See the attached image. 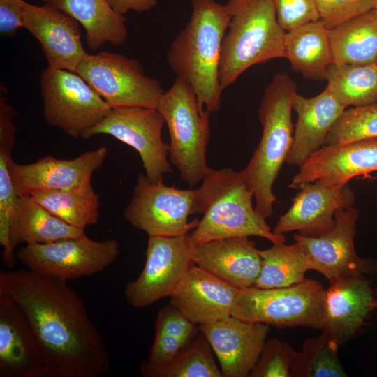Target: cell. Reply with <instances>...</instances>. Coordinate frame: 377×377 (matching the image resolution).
I'll return each instance as SVG.
<instances>
[{"mask_svg": "<svg viewBox=\"0 0 377 377\" xmlns=\"http://www.w3.org/2000/svg\"><path fill=\"white\" fill-rule=\"evenodd\" d=\"M0 289L26 316L40 345L46 377H98L110 369L104 339L67 281L28 269L0 271Z\"/></svg>", "mask_w": 377, "mask_h": 377, "instance_id": "cell-1", "label": "cell"}, {"mask_svg": "<svg viewBox=\"0 0 377 377\" xmlns=\"http://www.w3.org/2000/svg\"><path fill=\"white\" fill-rule=\"evenodd\" d=\"M192 13L167 52V61L177 77L194 90L198 103L210 113L221 106L223 89L219 62L223 36L230 21L226 5L214 0H191Z\"/></svg>", "mask_w": 377, "mask_h": 377, "instance_id": "cell-2", "label": "cell"}, {"mask_svg": "<svg viewBox=\"0 0 377 377\" xmlns=\"http://www.w3.org/2000/svg\"><path fill=\"white\" fill-rule=\"evenodd\" d=\"M253 198L241 172L209 167L196 189L194 214H202V217L189 233L193 244L249 236L260 237L272 244L285 243V236L274 233L253 207Z\"/></svg>", "mask_w": 377, "mask_h": 377, "instance_id": "cell-3", "label": "cell"}, {"mask_svg": "<svg viewBox=\"0 0 377 377\" xmlns=\"http://www.w3.org/2000/svg\"><path fill=\"white\" fill-rule=\"evenodd\" d=\"M297 93L293 80L284 72L275 74L266 87L258 108L263 126L260 142L241 171L253 193L256 210L270 217L276 201L272 188L286 161L293 142V98Z\"/></svg>", "mask_w": 377, "mask_h": 377, "instance_id": "cell-4", "label": "cell"}, {"mask_svg": "<svg viewBox=\"0 0 377 377\" xmlns=\"http://www.w3.org/2000/svg\"><path fill=\"white\" fill-rule=\"evenodd\" d=\"M230 14L220 54L219 81L223 89L249 68L286 58L285 34L272 0H228Z\"/></svg>", "mask_w": 377, "mask_h": 377, "instance_id": "cell-5", "label": "cell"}, {"mask_svg": "<svg viewBox=\"0 0 377 377\" xmlns=\"http://www.w3.org/2000/svg\"><path fill=\"white\" fill-rule=\"evenodd\" d=\"M156 109L169 132V161L181 179L193 187L202 181L209 168L206 151L211 113L200 108L191 86L179 77L164 91Z\"/></svg>", "mask_w": 377, "mask_h": 377, "instance_id": "cell-6", "label": "cell"}, {"mask_svg": "<svg viewBox=\"0 0 377 377\" xmlns=\"http://www.w3.org/2000/svg\"><path fill=\"white\" fill-rule=\"evenodd\" d=\"M325 290L319 281L308 279L283 288L239 289L231 316L278 327L320 329Z\"/></svg>", "mask_w": 377, "mask_h": 377, "instance_id": "cell-7", "label": "cell"}, {"mask_svg": "<svg viewBox=\"0 0 377 377\" xmlns=\"http://www.w3.org/2000/svg\"><path fill=\"white\" fill-rule=\"evenodd\" d=\"M40 89L47 123L74 139L82 138L112 109L84 78L68 70L47 67Z\"/></svg>", "mask_w": 377, "mask_h": 377, "instance_id": "cell-8", "label": "cell"}, {"mask_svg": "<svg viewBox=\"0 0 377 377\" xmlns=\"http://www.w3.org/2000/svg\"><path fill=\"white\" fill-rule=\"evenodd\" d=\"M119 252L116 239L97 241L84 234L49 243L25 244L17 251L16 258L38 274L68 281L103 271Z\"/></svg>", "mask_w": 377, "mask_h": 377, "instance_id": "cell-9", "label": "cell"}, {"mask_svg": "<svg viewBox=\"0 0 377 377\" xmlns=\"http://www.w3.org/2000/svg\"><path fill=\"white\" fill-rule=\"evenodd\" d=\"M112 107L157 108L164 93L135 59L101 51L89 54L75 71Z\"/></svg>", "mask_w": 377, "mask_h": 377, "instance_id": "cell-10", "label": "cell"}, {"mask_svg": "<svg viewBox=\"0 0 377 377\" xmlns=\"http://www.w3.org/2000/svg\"><path fill=\"white\" fill-rule=\"evenodd\" d=\"M196 189L153 182L146 175L137 178L131 199L124 211L125 219L148 236H177L190 232L198 223L194 214Z\"/></svg>", "mask_w": 377, "mask_h": 377, "instance_id": "cell-11", "label": "cell"}, {"mask_svg": "<svg viewBox=\"0 0 377 377\" xmlns=\"http://www.w3.org/2000/svg\"><path fill=\"white\" fill-rule=\"evenodd\" d=\"M189 233L149 236L145 266L124 290L131 306L145 308L171 295L194 265V244Z\"/></svg>", "mask_w": 377, "mask_h": 377, "instance_id": "cell-12", "label": "cell"}, {"mask_svg": "<svg viewBox=\"0 0 377 377\" xmlns=\"http://www.w3.org/2000/svg\"><path fill=\"white\" fill-rule=\"evenodd\" d=\"M165 124L156 108L140 106L112 108L99 124L82 136L88 139L106 134L133 147L140 156L146 175L153 182L163 181L164 174L173 172L169 161V144L162 140Z\"/></svg>", "mask_w": 377, "mask_h": 377, "instance_id": "cell-13", "label": "cell"}, {"mask_svg": "<svg viewBox=\"0 0 377 377\" xmlns=\"http://www.w3.org/2000/svg\"><path fill=\"white\" fill-rule=\"evenodd\" d=\"M358 218V209L351 206L337 211L335 224L329 231L318 236L294 235L295 242L304 252L311 269L328 281L354 275L377 278V260L360 257L355 249Z\"/></svg>", "mask_w": 377, "mask_h": 377, "instance_id": "cell-14", "label": "cell"}, {"mask_svg": "<svg viewBox=\"0 0 377 377\" xmlns=\"http://www.w3.org/2000/svg\"><path fill=\"white\" fill-rule=\"evenodd\" d=\"M108 149L105 146L87 151L72 159L45 156L29 164L9 162L16 193L31 196L43 191H65L91 184L93 173L102 166Z\"/></svg>", "mask_w": 377, "mask_h": 377, "instance_id": "cell-15", "label": "cell"}, {"mask_svg": "<svg viewBox=\"0 0 377 377\" xmlns=\"http://www.w3.org/2000/svg\"><path fill=\"white\" fill-rule=\"evenodd\" d=\"M366 276L330 280L325 290L320 330L343 343L361 331L377 310V292Z\"/></svg>", "mask_w": 377, "mask_h": 377, "instance_id": "cell-16", "label": "cell"}, {"mask_svg": "<svg viewBox=\"0 0 377 377\" xmlns=\"http://www.w3.org/2000/svg\"><path fill=\"white\" fill-rule=\"evenodd\" d=\"M376 171L377 138L323 145L300 167L288 186L300 189L318 180L328 188H339L354 177Z\"/></svg>", "mask_w": 377, "mask_h": 377, "instance_id": "cell-17", "label": "cell"}, {"mask_svg": "<svg viewBox=\"0 0 377 377\" xmlns=\"http://www.w3.org/2000/svg\"><path fill=\"white\" fill-rule=\"evenodd\" d=\"M80 24L54 7L24 3L22 26L40 43L47 68L75 72L88 57L82 43Z\"/></svg>", "mask_w": 377, "mask_h": 377, "instance_id": "cell-18", "label": "cell"}, {"mask_svg": "<svg viewBox=\"0 0 377 377\" xmlns=\"http://www.w3.org/2000/svg\"><path fill=\"white\" fill-rule=\"evenodd\" d=\"M198 330L214 352L223 377H246L267 341L269 325L230 316L198 325Z\"/></svg>", "mask_w": 377, "mask_h": 377, "instance_id": "cell-19", "label": "cell"}, {"mask_svg": "<svg viewBox=\"0 0 377 377\" xmlns=\"http://www.w3.org/2000/svg\"><path fill=\"white\" fill-rule=\"evenodd\" d=\"M38 341L22 309L0 289V377H45Z\"/></svg>", "mask_w": 377, "mask_h": 377, "instance_id": "cell-20", "label": "cell"}, {"mask_svg": "<svg viewBox=\"0 0 377 377\" xmlns=\"http://www.w3.org/2000/svg\"><path fill=\"white\" fill-rule=\"evenodd\" d=\"M355 195L348 184L330 188L320 181L304 184L293 198L289 209L282 215L273 230L276 234L297 230L305 236H318L335 224L337 210L353 206Z\"/></svg>", "mask_w": 377, "mask_h": 377, "instance_id": "cell-21", "label": "cell"}, {"mask_svg": "<svg viewBox=\"0 0 377 377\" xmlns=\"http://www.w3.org/2000/svg\"><path fill=\"white\" fill-rule=\"evenodd\" d=\"M239 288L195 264L170 296V304L198 326L231 316Z\"/></svg>", "mask_w": 377, "mask_h": 377, "instance_id": "cell-22", "label": "cell"}, {"mask_svg": "<svg viewBox=\"0 0 377 377\" xmlns=\"http://www.w3.org/2000/svg\"><path fill=\"white\" fill-rule=\"evenodd\" d=\"M193 261L198 267L239 289L254 286L261 269L260 250L249 237L195 244Z\"/></svg>", "mask_w": 377, "mask_h": 377, "instance_id": "cell-23", "label": "cell"}, {"mask_svg": "<svg viewBox=\"0 0 377 377\" xmlns=\"http://www.w3.org/2000/svg\"><path fill=\"white\" fill-rule=\"evenodd\" d=\"M346 108L325 88L306 98L295 93L293 110L297 114L293 142L286 163L299 168L325 145L327 135Z\"/></svg>", "mask_w": 377, "mask_h": 377, "instance_id": "cell-24", "label": "cell"}, {"mask_svg": "<svg viewBox=\"0 0 377 377\" xmlns=\"http://www.w3.org/2000/svg\"><path fill=\"white\" fill-rule=\"evenodd\" d=\"M76 20L84 29L89 48L105 43L123 44L128 36L126 18L115 13L105 0H41Z\"/></svg>", "mask_w": 377, "mask_h": 377, "instance_id": "cell-25", "label": "cell"}, {"mask_svg": "<svg viewBox=\"0 0 377 377\" xmlns=\"http://www.w3.org/2000/svg\"><path fill=\"white\" fill-rule=\"evenodd\" d=\"M84 234V229L62 221L31 196L19 197L10 226L13 251L19 244H45Z\"/></svg>", "mask_w": 377, "mask_h": 377, "instance_id": "cell-26", "label": "cell"}, {"mask_svg": "<svg viewBox=\"0 0 377 377\" xmlns=\"http://www.w3.org/2000/svg\"><path fill=\"white\" fill-rule=\"evenodd\" d=\"M284 44L286 59L294 71L313 80L325 79L332 55L329 29L320 20L286 31Z\"/></svg>", "mask_w": 377, "mask_h": 377, "instance_id": "cell-27", "label": "cell"}, {"mask_svg": "<svg viewBox=\"0 0 377 377\" xmlns=\"http://www.w3.org/2000/svg\"><path fill=\"white\" fill-rule=\"evenodd\" d=\"M332 63L365 65L377 61V10L371 9L329 29Z\"/></svg>", "mask_w": 377, "mask_h": 377, "instance_id": "cell-28", "label": "cell"}, {"mask_svg": "<svg viewBox=\"0 0 377 377\" xmlns=\"http://www.w3.org/2000/svg\"><path fill=\"white\" fill-rule=\"evenodd\" d=\"M326 89L346 108L377 102V63H332L325 74Z\"/></svg>", "mask_w": 377, "mask_h": 377, "instance_id": "cell-29", "label": "cell"}, {"mask_svg": "<svg viewBox=\"0 0 377 377\" xmlns=\"http://www.w3.org/2000/svg\"><path fill=\"white\" fill-rule=\"evenodd\" d=\"M66 223L85 229L100 219V198L92 185L65 191H43L31 195Z\"/></svg>", "mask_w": 377, "mask_h": 377, "instance_id": "cell-30", "label": "cell"}, {"mask_svg": "<svg viewBox=\"0 0 377 377\" xmlns=\"http://www.w3.org/2000/svg\"><path fill=\"white\" fill-rule=\"evenodd\" d=\"M261 269L255 287L263 289L290 286L306 279L311 269L308 260L300 246L295 242L273 244L260 250Z\"/></svg>", "mask_w": 377, "mask_h": 377, "instance_id": "cell-31", "label": "cell"}, {"mask_svg": "<svg viewBox=\"0 0 377 377\" xmlns=\"http://www.w3.org/2000/svg\"><path fill=\"white\" fill-rule=\"evenodd\" d=\"M212 351L209 342L202 334L165 364L149 367L141 364L142 376L223 377L215 362Z\"/></svg>", "mask_w": 377, "mask_h": 377, "instance_id": "cell-32", "label": "cell"}, {"mask_svg": "<svg viewBox=\"0 0 377 377\" xmlns=\"http://www.w3.org/2000/svg\"><path fill=\"white\" fill-rule=\"evenodd\" d=\"M339 344L323 332L305 340L301 350L294 351L291 377L347 376L338 357Z\"/></svg>", "mask_w": 377, "mask_h": 377, "instance_id": "cell-33", "label": "cell"}, {"mask_svg": "<svg viewBox=\"0 0 377 377\" xmlns=\"http://www.w3.org/2000/svg\"><path fill=\"white\" fill-rule=\"evenodd\" d=\"M15 133V128H0V244L2 261L8 268L13 267L17 258L10 243V222L19 198L9 168Z\"/></svg>", "mask_w": 377, "mask_h": 377, "instance_id": "cell-34", "label": "cell"}, {"mask_svg": "<svg viewBox=\"0 0 377 377\" xmlns=\"http://www.w3.org/2000/svg\"><path fill=\"white\" fill-rule=\"evenodd\" d=\"M377 138V102L345 109L328 132L324 145L339 146Z\"/></svg>", "mask_w": 377, "mask_h": 377, "instance_id": "cell-35", "label": "cell"}, {"mask_svg": "<svg viewBox=\"0 0 377 377\" xmlns=\"http://www.w3.org/2000/svg\"><path fill=\"white\" fill-rule=\"evenodd\" d=\"M294 350L288 343L274 339L265 342L250 377H291Z\"/></svg>", "mask_w": 377, "mask_h": 377, "instance_id": "cell-36", "label": "cell"}, {"mask_svg": "<svg viewBox=\"0 0 377 377\" xmlns=\"http://www.w3.org/2000/svg\"><path fill=\"white\" fill-rule=\"evenodd\" d=\"M319 20L328 29L374 8L376 0H314Z\"/></svg>", "mask_w": 377, "mask_h": 377, "instance_id": "cell-37", "label": "cell"}, {"mask_svg": "<svg viewBox=\"0 0 377 377\" xmlns=\"http://www.w3.org/2000/svg\"><path fill=\"white\" fill-rule=\"evenodd\" d=\"M279 24L285 31L317 21L314 0H272Z\"/></svg>", "mask_w": 377, "mask_h": 377, "instance_id": "cell-38", "label": "cell"}, {"mask_svg": "<svg viewBox=\"0 0 377 377\" xmlns=\"http://www.w3.org/2000/svg\"><path fill=\"white\" fill-rule=\"evenodd\" d=\"M198 326L171 304L163 306L158 313L156 332L180 338L188 343L198 334Z\"/></svg>", "mask_w": 377, "mask_h": 377, "instance_id": "cell-39", "label": "cell"}, {"mask_svg": "<svg viewBox=\"0 0 377 377\" xmlns=\"http://www.w3.org/2000/svg\"><path fill=\"white\" fill-rule=\"evenodd\" d=\"M188 343L180 338L156 332L148 359L141 364L149 367L165 364Z\"/></svg>", "mask_w": 377, "mask_h": 377, "instance_id": "cell-40", "label": "cell"}, {"mask_svg": "<svg viewBox=\"0 0 377 377\" xmlns=\"http://www.w3.org/2000/svg\"><path fill=\"white\" fill-rule=\"evenodd\" d=\"M24 0H0V32L2 36L14 35L23 27Z\"/></svg>", "mask_w": 377, "mask_h": 377, "instance_id": "cell-41", "label": "cell"}, {"mask_svg": "<svg viewBox=\"0 0 377 377\" xmlns=\"http://www.w3.org/2000/svg\"><path fill=\"white\" fill-rule=\"evenodd\" d=\"M117 14L123 15L130 10L138 13L148 11L157 4V0H105Z\"/></svg>", "mask_w": 377, "mask_h": 377, "instance_id": "cell-42", "label": "cell"}, {"mask_svg": "<svg viewBox=\"0 0 377 377\" xmlns=\"http://www.w3.org/2000/svg\"><path fill=\"white\" fill-rule=\"evenodd\" d=\"M374 8L377 10V0H376V1Z\"/></svg>", "mask_w": 377, "mask_h": 377, "instance_id": "cell-43", "label": "cell"}, {"mask_svg": "<svg viewBox=\"0 0 377 377\" xmlns=\"http://www.w3.org/2000/svg\"><path fill=\"white\" fill-rule=\"evenodd\" d=\"M376 63H377V61H376Z\"/></svg>", "mask_w": 377, "mask_h": 377, "instance_id": "cell-44", "label": "cell"}]
</instances>
